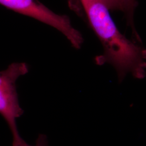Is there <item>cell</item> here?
<instances>
[{
    "mask_svg": "<svg viewBox=\"0 0 146 146\" xmlns=\"http://www.w3.org/2000/svg\"><path fill=\"white\" fill-rule=\"evenodd\" d=\"M105 3L108 6L109 9H120V0H104Z\"/></svg>",
    "mask_w": 146,
    "mask_h": 146,
    "instance_id": "6",
    "label": "cell"
},
{
    "mask_svg": "<svg viewBox=\"0 0 146 146\" xmlns=\"http://www.w3.org/2000/svg\"><path fill=\"white\" fill-rule=\"evenodd\" d=\"M29 72L25 62H14L0 71V114L5 119L13 138L19 136L16 120L23 114L19 104L16 83L18 78Z\"/></svg>",
    "mask_w": 146,
    "mask_h": 146,
    "instance_id": "3",
    "label": "cell"
},
{
    "mask_svg": "<svg viewBox=\"0 0 146 146\" xmlns=\"http://www.w3.org/2000/svg\"><path fill=\"white\" fill-rule=\"evenodd\" d=\"M0 5L52 27L66 37L74 48L81 47L84 38L73 26L69 17L55 13L38 0H0Z\"/></svg>",
    "mask_w": 146,
    "mask_h": 146,
    "instance_id": "2",
    "label": "cell"
},
{
    "mask_svg": "<svg viewBox=\"0 0 146 146\" xmlns=\"http://www.w3.org/2000/svg\"><path fill=\"white\" fill-rule=\"evenodd\" d=\"M12 146H48L47 137L45 135L40 134L36 140L35 145L31 146L28 145L20 136L13 138Z\"/></svg>",
    "mask_w": 146,
    "mask_h": 146,
    "instance_id": "4",
    "label": "cell"
},
{
    "mask_svg": "<svg viewBox=\"0 0 146 146\" xmlns=\"http://www.w3.org/2000/svg\"><path fill=\"white\" fill-rule=\"evenodd\" d=\"M123 7V12L127 16L129 22L132 23L133 22V14L136 5V0H121Z\"/></svg>",
    "mask_w": 146,
    "mask_h": 146,
    "instance_id": "5",
    "label": "cell"
},
{
    "mask_svg": "<svg viewBox=\"0 0 146 146\" xmlns=\"http://www.w3.org/2000/svg\"><path fill=\"white\" fill-rule=\"evenodd\" d=\"M89 22L104 48L103 54L95 58L98 65H112L121 82L131 74L134 78L146 76V48L121 33L112 19L104 0H80Z\"/></svg>",
    "mask_w": 146,
    "mask_h": 146,
    "instance_id": "1",
    "label": "cell"
}]
</instances>
